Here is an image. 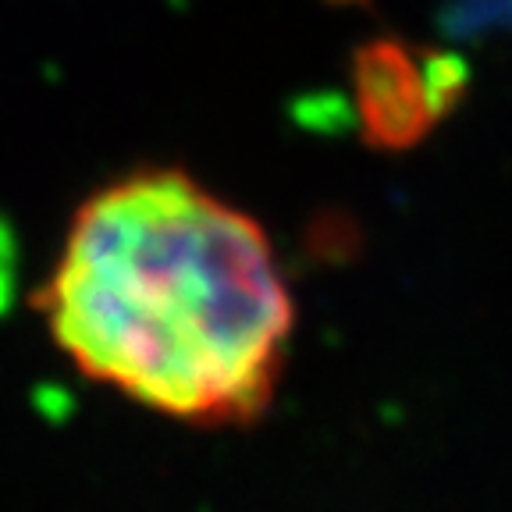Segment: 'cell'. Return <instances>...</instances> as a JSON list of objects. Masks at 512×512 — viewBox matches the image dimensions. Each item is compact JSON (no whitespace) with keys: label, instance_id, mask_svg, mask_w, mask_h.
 <instances>
[{"label":"cell","instance_id":"cell-1","mask_svg":"<svg viewBox=\"0 0 512 512\" xmlns=\"http://www.w3.org/2000/svg\"><path fill=\"white\" fill-rule=\"evenodd\" d=\"M36 306L79 374L192 427L256 424L296 328L260 221L182 168L93 192Z\"/></svg>","mask_w":512,"mask_h":512},{"label":"cell","instance_id":"cell-2","mask_svg":"<svg viewBox=\"0 0 512 512\" xmlns=\"http://www.w3.org/2000/svg\"><path fill=\"white\" fill-rule=\"evenodd\" d=\"M463 89L459 64L441 54H420L402 43H370L356 57V107L374 146L402 150L452 111Z\"/></svg>","mask_w":512,"mask_h":512}]
</instances>
